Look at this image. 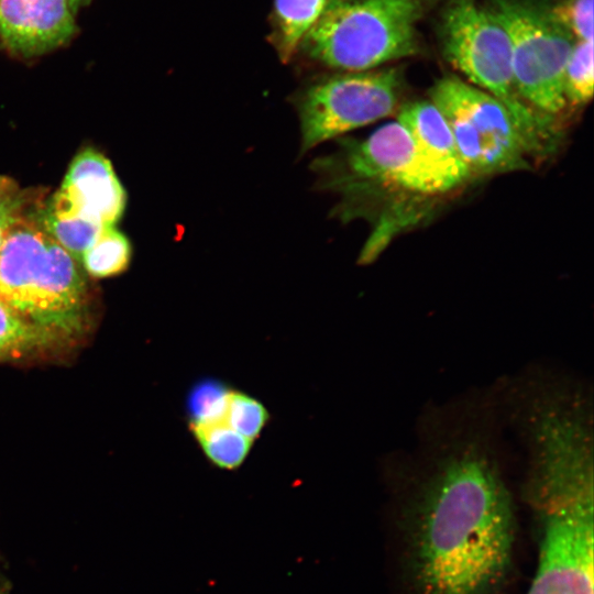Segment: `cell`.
<instances>
[{
    "instance_id": "1",
    "label": "cell",
    "mask_w": 594,
    "mask_h": 594,
    "mask_svg": "<svg viewBox=\"0 0 594 594\" xmlns=\"http://www.w3.org/2000/svg\"><path fill=\"white\" fill-rule=\"evenodd\" d=\"M493 384L418 417L416 443L385 462L411 594H496L513 569L517 518Z\"/></svg>"
},
{
    "instance_id": "2",
    "label": "cell",
    "mask_w": 594,
    "mask_h": 594,
    "mask_svg": "<svg viewBox=\"0 0 594 594\" xmlns=\"http://www.w3.org/2000/svg\"><path fill=\"white\" fill-rule=\"evenodd\" d=\"M316 187L341 200L332 215L349 220L363 216L385 189L435 197L458 187L416 145L397 120L362 140L344 139L333 153L311 162Z\"/></svg>"
},
{
    "instance_id": "3",
    "label": "cell",
    "mask_w": 594,
    "mask_h": 594,
    "mask_svg": "<svg viewBox=\"0 0 594 594\" xmlns=\"http://www.w3.org/2000/svg\"><path fill=\"white\" fill-rule=\"evenodd\" d=\"M594 477L522 483L537 532V564L527 594H594Z\"/></svg>"
},
{
    "instance_id": "4",
    "label": "cell",
    "mask_w": 594,
    "mask_h": 594,
    "mask_svg": "<svg viewBox=\"0 0 594 594\" xmlns=\"http://www.w3.org/2000/svg\"><path fill=\"white\" fill-rule=\"evenodd\" d=\"M76 262L24 213L0 245V300L46 330L74 328L85 290Z\"/></svg>"
},
{
    "instance_id": "5",
    "label": "cell",
    "mask_w": 594,
    "mask_h": 594,
    "mask_svg": "<svg viewBox=\"0 0 594 594\" xmlns=\"http://www.w3.org/2000/svg\"><path fill=\"white\" fill-rule=\"evenodd\" d=\"M421 0H330L299 48L330 68L364 72L415 55Z\"/></svg>"
},
{
    "instance_id": "6",
    "label": "cell",
    "mask_w": 594,
    "mask_h": 594,
    "mask_svg": "<svg viewBox=\"0 0 594 594\" xmlns=\"http://www.w3.org/2000/svg\"><path fill=\"white\" fill-rule=\"evenodd\" d=\"M444 57L469 82L497 99L513 117L532 155L551 147L550 117L520 97L513 74L506 31L475 0H449L441 23Z\"/></svg>"
},
{
    "instance_id": "7",
    "label": "cell",
    "mask_w": 594,
    "mask_h": 594,
    "mask_svg": "<svg viewBox=\"0 0 594 594\" xmlns=\"http://www.w3.org/2000/svg\"><path fill=\"white\" fill-rule=\"evenodd\" d=\"M429 100L446 119L470 174L529 167L530 150L508 110L493 96L455 76H444Z\"/></svg>"
},
{
    "instance_id": "8",
    "label": "cell",
    "mask_w": 594,
    "mask_h": 594,
    "mask_svg": "<svg viewBox=\"0 0 594 594\" xmlns=\"http://www.w3.org/2000/svg\"><path fill=\"white\" fill-rule=\"evenodd\" d=\"M491 13L506 31L514 80L536 111L554 117L564 110V69L575 44L550 9L526 0H493Z\"/></svg>"
},
{
    "instance_id": "9",
    "label": "cell",
    "mask_w": 594,
    "mask_h": 594,
    "mask_svg": "<svg viewBox=\"0 0 594 594\" xmlns=\"http://www.w3.org/2000/svg\"><path fill=\"white\" fill-rule=\"evenodd\" d=\"M400 88L402 74L392 67L338 74L310 84L293 101L300 124V153L391 116Z\"/></svg>"
},
{
    "instance_id": "10",
    "label": "cell",
    "mask_w": 594,
    "mask_h": 594,
    "mask_svg": "<svg viewBox=\"0 0 594 594\" xmlns=\"http://www.w3.org/2000/svg\"><path fill=\"white\" fill-rule=\"evenodd\" d=\"M47 204L102 227H112L124 212L127 194L110 161L88 147L74 157L59 190Z\"/></svg>"
},
{
    "instance_id": "11",
    "label": "cell",
    "mask_w": 594,
    "mask_h": 594,
    "mask_svg": "<svg viewBox=\"0 0 594 594\" xmlns=\"http://www.w3.org/2000/svg\"><path fill=\"white\" fill-rule=\"evenodd\" d=\"M72 0H0V38L16 55L51 52L76 32Z\"/></svg>"
},
{
    "instance_id": "12",
    "label": "cell",
    "mask_w": 594,
    "mask_h": 594,
    "mask_svg": "<svg viewBox=\"0 0 594 594\" xmlns=\"http://www.w3.org/2000/svg\"><path fill=\"white\" fill-rule=\"evenodd\" d=\"M397 121L410 133L418 148L457 186L471 177L446 119L429 99L403 107Z\"/></svg>"
},
{
    "instance_id": "13",
    "label": "cell",
    "mask_w": 594,
    "mask_h": 594,
    "mask_svg": "<svg viewBox=\"0 0 594 594\" xmlns=\"http://www.w3.org/2000/svg\"><path fill=\"white\" fill-rule=\"evenodd\" d=\"M330 0H274V44L287 63L317 23Z\"/></svg>"
},
{
    "instance_id": "14",
    "label": "cell",
    "mask_w": 594,
    "mask_h": 594,
    "mask_svg": "<svg viewBox=\"0 0 594 594\" xmlns=\"http://www.w3.org/2000/svg\"><path fill=\"white\" fill-rule=\"evenodd\" d=\"M189 429L207 460L221 470L240 468L252 448L253 441L235 431L226 420Z\"/></svg>"
},
{
    "instance_id": "15",
    "label": "cell",
    "mask_w": 594,
    "mask_h": 594,
    "mask_svg": "<svg viewBox=\"0 0 594 594\" xmlns=\"http://www.w3.org/2000/svg\"><path fill=\"white\" fill-rule=\"evenodd\" d=\"M44 230L76 261L96 242L105 228L94 221L46 205L37 219Z\"/></svg>"
},
{
    "instance_id": "16",
    "label": "cell",
    "mask_w": 594,
    "mask_h": 594,
    "mask_svg": "<svg viewBox=\"0 0 594 594\" xmlns=\"http://www.w3.org/2000/svg\"><path fill=\"white\" fill-rule=\"evenodd\" d=\"M131 244L127 237L107 227L96 242L84 253L80 262L94 277H108L123 272L131 260Z\"/></svg>"
},
{
    "instance_id": "17",
    "label": "cell",
    "mask_w": 594,
    "mask_h": 594,
    "mask_svg": "<svg viewBox=\"0 0 594 594\" xmlns=\"http://www.w3.org/2000/svg\"><path fill=\"white\" fill-rule=\"evenodd\" d=\"M51 332L28 321L0 300V356L22 354L38 348L52 338Z\"/></svg>"
},
{
    "instance_id": "18",
    "label": "cell",
    "mask_w": 594,
    "mask_h": 594,
    "mask_svg": "<svg viewBox=\"0 0 594 594\" xmlns=\"http://www.w3.org/2000/svg\"><path fill=\"white\" fill-rule=\"evenodd\" d=\"M230 391L215 378L195 383L186 398L188 427L224 420Z\"/></svg>"
},
{
    "instance_id": "19",
    "label": "cell",
    "mask_w": 594,
    "mask_h": 594,
    "mask_svg": "<svg viewBox=\"0 0 594 594\" xmlns=\"http://www.w3.org/2000/svg\"><path fill=\"white\" fill-rule=\"evenodd\" d=\"M594 86L593 41H576L568 58L563 89L566 103L584 105Z\"/></svg>"
},
{
    "instance_id": "20",
    "label": "cell",
    "mask_w": 594,
    "mask_h": 594,
    "mask_svg": "<svg viewBox=\"0 0 594 594\" xmlns=\"http://www.w3.org/2000/svg\"><path fill=\"white\" fill-rule=\"evenodd\" d=\"M224 420L235 431L254 441L266 427L270 414L258 399L244 392L231 389Z\"/></svg>"
},
{
    "instance_id": "21",
    "label": "cell",
    "mask_w": 594,
    "mask_h": 594,
    "mask_svg": "<svg viewBox=\"0 0 594 594\" xmlns=\"http://www.w3.org/2000/svg\"><path fill=\"white\" fill-rule=\"evenodd\" d=\"M550 11L575 41H593V0H564Z\"/></svg>"
},
{
    "instance_id": "22",
    "label": "cell",
    "mask_w": 594,
    "mask_h": 594,
    "mask_svg": "<svg viewBox=\"0 0 594 594\" xmlns=\"http://www.w3.org/2000/svg\"><path fill=\"white\" fill-rule=\"evenodd\" d=\"M25 198L12 178L0 175V245L10 228L24 215Z\"/></svg>"
},
{
    "instance_id": "23",
    "label": "cell",
    "mask_w": 594,
    "mask_h": 594,
    "mask_svg": "<svg viewBox=\"0 0 594 594\" xmlns=\"http://www.w3.org/2000/svg\"><path fill=\"white\" fill-rule=\"evenodd\" d=\"M91 0H72V6L75 12H77L80 8L87 6Z\"/></svg>"
}]
</instances>
